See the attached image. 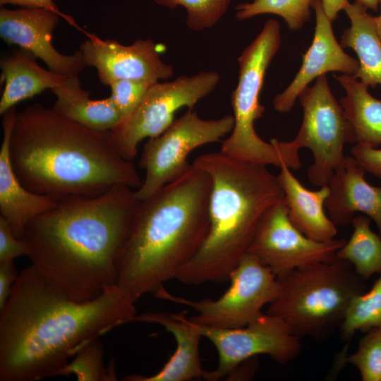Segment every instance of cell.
Wrapping results in <instances>:
<instances>
[{
  "label": "cell",
  "mask_w": 381,
  "mask_h": 381,
  "mask_svg": "<svg viewBox=\"0 0 381 381\" xmlns=\"http://www.w3.org/2000/svg\"><path fill=\"white\" fill-rule=\"evenodd\" d=\"M52 91L56 96L53 109L63 117L89 129L110 132L122 121L111 97L90 99V92L81 87L78 75L68 77Z\"/></svg>",
  "instance_id": "22"
},
{
  "label": "cell",
  "mask_w": 381,
  "mask_h": 381,
  "mask_svg": "<svg viewBox=\"0 0 381 381\" xmlns=\"http://www.w3.org/2000/svg\"><path fill=\"white\" fill-rule=\"evenodd\" d=\"M27 255L28 249L25 243L15 236L8 221L0 215V263Z\"/></svg>",
  "instance_id": "32"
},
{
  "label": "cell",
  "mask_w": 381,
  "mask_h": 381,
  "mask_svg": "<svg viewBox=\"0 0 381 381\" xmlns=\"http://www.w3.org/2000/svg\"><path fill=\"white\" fill-rule=\"evenodd\" d=\"M103 358V346L97 338L94 339L80 349L58 375H75L80 381L116 380L114 361L105 368Z\"/></svg>",
  "instance_id": "28"
},
{
  "label": "cell",
  "mask_w": 381,
  "mask_h": 381,
  "mask_svg": "<svg viewBox=\"0 0 381 381\" xmlns=\"http://www.w3.org/2000/svg\"><path fill=\"white\" fill-rule=\"evenodd\" d=\"M351 153L365 171L381 179V149L356 143Z\"/></svg>",
  "instance_id": "33"
},
{
  "label": "cell",
  "mask_w": 381,
  "mask_h": 381,
  "mask_svg": "<svg viewBox=\"0 0 381 381\" xmlns=\"http://www.w3.org/2000/svg\"><path fill=\"white\" fill-rule=\"evenodd\" d=\"M6 4L17 5L21 6L22 8H44L49 10L58 14L71 25L75 27L78 30L82 32L84 30L83 28L78 26L71 16L61 12L53 0H0L1 6Z\"/></svg>",
  "instance_id": "34"
},
{
  "label": "cell",
  "mask_w": 381,
  "mask_h": 381,
  "mask_svg": "<svg viewBox=\"0 0 381 381\" xmlns=\"http://www.w3.org/2000/svg\"><path fill=\"white\" fill-rule=\"evenodd\" d=\"M346 241L312 240L291 223L284 197L270 207L258 226L248 253L279 277L308 265L330 262Z\"/></svg>",
  "instance_id": "13"
},
{
  "label": "cell",
  "mask_w": 381,
  "mask_h": 381,
  "mask_svg": "<svg viewBox=\"0 0 381 381\" xmlns=\"http://www.w3.org/2000/svg\"><path fill=\"white\" fill-rule=\"evenodd\" d=\"M335 78L346 92L339 102L353 127L356 143L377 148L381 145V99L372 96L368 86L353 75Z\"/></svg>",
  "instance_id": "24"
},
{
  "label": "cell",
  "mask_w": 381,
  "mask_h": 381,
  "mask_svg": "<svg viewBox=\"0 0 381 381\" xmlns=\"http://www.w3.org/2000/svg\"><path fill=\"white\" fill-rule=\"evenodd\" d=\"M303 116L296 138L287 142L299 150L306 147L313 155V163L308 170L309 181L315 186L328 184L334 174L346 162L344 147L356 143L353 127L329 86L326 75L315 79L298 95Z\"/></svg>",
  "instance_id": "8"
},
{
  "label": "cell",
  "mask_w": 381,
  "mask_h": 381,
  "mask_svg": "<svg viewBox=\"0 0 381 381\" xmlns=\"http://www.w3.org/2000/svg\"><path fill=\"white\" fill-rule=\"evenodd\" d=\"M59 16L44 8L0 9V36L42 60L49 70L66 77L77 76L87 66L78 49L72 55L59 52L52 40Z\"/></svg>",
  "instance_id": "15"
},
{
  "label": "cell",
  "mask_w": 381,
  "mask_h": 381,
  "mask_svg": "<svg viewBox=\"0 0 381 381\" xmlns=\"http://www.w3.org/2000/svg\"><path fill=\"white\" fill-rule=\"evenodd\" d=\"M87 37L79 47L87 66L95 67L99 81L106 85L128 79L155 84L174 75L171 64L160 58L161 45L150 38L123 45L113 40H102L83 30Z\"/></svg>",
  "instance_id": "14"
},
{
  "label": "cell",
  "mask_w": 381,
  "mask_h": 381,
  "mask_svg": "<svg viewBox=\"0 0 381 381\" xmlns=\"http://www.w3.org/2000/svg\"><path fill=\"white\" fill-rule=\"evenodd\" d=\"M370 222L365 214L355 216L350 239L336 253L337 258L349 262L363 280L373 274H381V236L370 229Z\"/></svg>",
  "instance_id": "25"
},
{
  "label": "cell",
  "mask_w": 381,
  "mask_h": 381,
  "mask_svg": "<svg viewBox=\"0 0 381 381\" xmlns=\"http://www.w3.org/2000/svg\"><path fill=\"white\" fill-rule=\"evenodd\" d=\"M231 285L216 300L193 301L166 291L161 299L191 307L197 313L189 319L202 326L237 328L253 322L263 313V306L275 301L280 293L276 275L255 256L247 253L230 274Z\"/></svg>",
  "instance_id": "11"
},
{
  "label": "cell",
  "mask_w": 381,
  "mask_h": 381,
  "mask_svg": "<svg viewBox=\"0 0 381 381\" xmlns=\"http://www.w3.org/2000/svg\"><path fill=\"white\" fill-rule=\"evenodd\" d=\"M380 328H381V327H380Z\"/></svg>",
  "instance_id": "39"
},
{
  "label": "cell",
  "mask_w": 381,
  "mask_h": 381,
  "mask_svg": "<svg viewBox=\"0 0 381 381\" xmlns=\"http://www.w3.org/2000/svg\"><path fill=\"white\" fill-rule=\"evenodd\" d=\"M280 44L279 23L270 19L238 56V81L231 97L234 126L222 142L220 152L238 160L296 170L302 165L298 150L276 138L265 142L254 127L265 111L260 95L265 73Z\"/></svg>",
  "instance_id": "7"
},
{
  "label": "cell",
  "mask_w": 381,
  "mask_h": 381,
  "mask_svg": "<svg viewBox=\"0 0 381 381\" xmlns=\"http://www.w3.org/2000/svg\"><path fill=\"white\" fill-rule=\"evenodd\" d=\"M380 4L381 6V0ZM374 20L376 32L381 42V12L379 16H374Z\"/></svg>",
  "instance_id": "38"
},
{
  "label": "cell",
  "mask_w": 381,
  "mask_h": 381,
  "mask_svg": "<svg viewBox=\"0 0 381 381\" xmlns=\"http://www.w3.org/2000/svg\"><path fill=\"white\" fill-rule=\"evenodd\" d=\"M277 278L280 293L265 313L280 318L301 339L321 340L330 336L340 328L353 297L366 289L353 265L337 258Z\"/></svg>",
  "instance_id": "6"
},
{
  "label": "cell",
  "mask_w": 381,
  "mask_h": 381,
  "mask_svg": "<svg viewBox=\"0 0 381 381\" xmlns=\"http://www.w3.org/2000/svg\"><path fill=\"white\" fill-rule=\"evenodd\" d=\"M351 26L341 35L340 44L357 54L359 68L353 75L368 87L381 85V42L377 35L374 16L359 3L349 4L344 9Z\"/></svg>",
  "instance_id": "23"
},
{
  "label": "cell",
  "mask_w": 381,
  "mask_h": 381,
  "mask_svg": "<svg viewBox=\"0 0 381 381\" xmlns=\"http://www.w3.org/2000/svg\"><path fill=\"white\" fill-rule=\"evenodd\" d=\"M9 151L22 184L56 200L98 196L117 184L138 189L143 183L132 162L114 148L110 132L89 129L40 103L17 112Z\"/></svg>",
  "instance_id": "3"
},
{
  "label": "cell",
  "mask_w": 381,
  "mask_h": 381,
  "mask_svg": "<svg viewBox=\"0 0 381 381\" xmlns=\"http://www.w3.org/2000/svg\"><path fill=\"white\" fill-rule=\"evenodd\" d=\"M277 177L293 225L312 240L326 242L334 239L337 226L326 216L323 208L329 194V186H322L318 190H308L286 166L280 168Z\"/></svg>",
  "instance_id": "20"
},
{
  "label": "cell",
  "mask_w": 381,
  "mask_h": 381,
  "mask_svg": "<svg viewBox=\"0 0 381 381\" xmlns=\"http://www.w3.org/2000/svg\"><path fill=\"white\" fill-rule=\"evenodd\" d=\"M193 165L211 178L210 228L203 245L176 279L188 284L225 282L248 253L262 217L284 191L266 166L220 151L198 156Z\"/></svg>",
  "instance_id": "5"
},
{
  "label": "cell",
  "mask_w": 381,
  "mask_h": 381,
  "mask_svg": "<svg viewBox=\"0 0 381 381\" xmlns=\"http://www.w3.org/2000/svg\"><path fill=\"white\" fill-rule=\"evenodd\" d=\"M219 80V75L210 71L152 85L132 114L110 131L114 148L123 159L132 161L140 141L164 133L174 121L179 109H192L215 89Z\"/></svg>",
  "instance_id": "9"
},
{
  "label": "cell",
  "mask_w": 381,
  "mask_h": 381,
  "mask_svg": "<svg viewBox=\"0 0 381 381\" xmlns=\"http://www.w3.org/2000/svg\"><path fill=\"white\" fill-rule=\"evenodd\" d=\"M3 115V140L0 149V215L10 223L20 238L30 222L54 208L57 200L25 188L16 174L11 160L9 143L17 111L14 107Z\"/></svg>",
  "instance_id": "17"
},
{
  "label": "cell",
  "mask_w": 381,
  "mask_h": 381,
  "mask_svg": "<svg viewBox=\"0 0 381 381\" xmlns=\"http://www.w3.org/2000/svg\"><path fill=\"white\" fill-rule=\"evenodd\" d=\"M381 327V276L367 293L351 300L340 327L341 338L349 341L358 330L366 332Z\"/></svg>",
  "instance_id": "26"
},
{
  "label": "cell",
  "mask_w": 381,
  "mask_h": 381,
  "mask_svg": "<svg viewBox=\"0 0 381 381\" xmlns=\"http://www.w3.org/2000/svg\"><path fill=\"white\" fill-rule=\"evenodd\" d=\"M157 4L175 8L181 6L186 9V24L193 31H202L214 27L227 11L231 0H152Z\"/></svg>",
  "instance_id": "29"
},
{
  "label": "cell",
  "mask_w": 381,
  "mask_h": 381,
  "mask_svg": "<svg viewBox=\"0 0 381 381\" xmlns=\"http://www.w3.org/2000/svg\"><path fill=\"white\" fill-rule=\"evenodd\" d=\"M152 85L128 79L118 80L110 83V97L120 112L121 121L132 114Z\"/></svg>",
  "instance_id": "31"
},
{
  "label": "cell",
  "mask_w": 381,
  "mask_h": 381,
  "mask_svg": "<svg viewBox=\"0 0 381 381\" xmlns=\"http://www.w3.org/2000/svg\"><path fill=\"white\" fill-rule=\"evenodd\" d=\"M324 11L331 21L337 19L338 13L350 4L349 0H320Z\"/></svg>",
  "instance_id": "36"
},
{
  "label": "cell",
  "mask_w": 381,
  "mask_h": 381,
  "mask_svg": "<svg viewBox=\"0 0 381 381\" xmlns=\"http://www.w3.org/2000/svg\"><path fill=\"white\" fill-rule=\"evenodd\" d=\"M211 178L193 164L183 176L140 200L117 261L116 285L136 302L159 298L164 284L203 245L210 228Z\"/></svg>",
  "instance_id": "4"
},
{
  "label": "cell",
  "mask_w": 381,
  "mask_h": 381,
  "mask_svg": "<svg viewBox=\"0 0 381 381\" xmlns=\"http://www.w3.org/2000/svg\"><path fill=\"white\" fill-rule=\"evenodd\" d=\"M18 276L14 260L0 263V309L5 306Z\"/></svg>",
  "instance_id": "35"
},
{
  "label": "cell",
  "mask_w": 381,
  "mask_h": 381,
  "mask_svg": "<svg viewBox=\"0 0 381 381\" xmlns=\"http://www.w3.org/2000/svg\"><path fill=\"white\" fill-rule=\"evenodd\" d=\"M355 1L361 4L366 9L375 11L377 10L380 0H355Z\"/></svg>",
  "instance_id": "37"
},
{
  "label": "cell",
  "mask_w": 381,
  "mask_h": 381,
  "mask_svg": "<svg viewBox=\"0 0 381 381\" xmlns=\"http://www.w3.org/2000/svg\"><path fill=\"white\" fill-rule=\"evenodd\" d=\"M36 57L23 49H16L0 62L1 81L4 88L0 100V114H4L16 104L54 89L68 77L46 70L36 62Z\"/></svg>",
  "instance_id": "21"
},
{
  "label": "cell",
  "mask_w": 381,
  "mask_h": 381,
  "mask_svg": "<svg viewBox=\"0 0 381 381\" xmlns=\"http://www.w3.org/2000/svg\"><path fill=\"white\" fill-rule=\"evenodd\" d=\"M195 324L202 337L213 344L218 353L217 368L204 373L202 378L209 381L228 377L242 363L260 354L268 355L280 363H288L296 358L302 349L301 338L291 332L284 321L267 313L237 328H214Z\"/></svg>",
  "instance_id": "12"
},
{
  "label": "cell",
  "mask_w": 381,
  "mask_h": 381,
  "mask_svg": "<svg viewBox=\"0 0 381 381\" xmlns=\"http://www.w3.org/2000/svg\"><path fill=\"white\" fill-rule=\"evenodd\" d=\"M344 361L358 369L363 381H381V328L368 330L357 351Z\"/></svg>",
  "instance_id": "30"
},
{
  "label": "cell",
  "mask_w": 381,
  "mask_h": 381,
  "mask_svg": "<svg viewBox=\"0 0 381 381\" xmlns=\"http://www.w3.org/2000/svg\"><path fill=\"white\" fill-rule=\"evenodd\" d=\"M134 322L155 323L162 325L170 332L176 342L174 353L156 374L150 376L131 375L127 381H187L202 378L199 355V344L202 337L195 324L186 317L185 313H166L147 312L137 315Z\"/></svg>",
  "instance_id": "19"
},
{
  "label": "cell",
  "mask_w": 381,
  "mask_h": 381,
  "mask_svg": "<svg viewBox=\"0 0 381 381\" xmlns=\"http://www.w3.org/2000/svg\"><path fill=\"white\" fill-rule=\"evenodd\" d=\"M365 172L353 156L346 157L344 165L327 184L330 191L325 206L336 226L351 223L361 212L375 222L381 236V186L368 183Z\"/></svg>",
  "instance_id": "18"
},
{
  "label": "cell",
  "mask_w": 381,
  "mask_h": 381,
  "mask_svg": "<svg viewBox=\"0 0 381 381\" xmlns=\"http://www.w3.org/2000/svg\"><path fill=\"white\" fill-rule=\"evenodd\" d=\"M312 8L315 13L313 40L295 78L273 100L274 109L279 113L289 112L301 92L314 79L332 71L353 75L359 68L358 61L346 54L337 41L332 21L325 14L321 1L315 0Z\"/></svg>",
  "instance_id": "16"
},
{
  "label": "cell",
  "mask_w": 381,
  "mask_h": 381,
  "mask_svg": "<svg viewBox=\"0 0 381 381\" xmlns=\"http://www.w3.org/2000/svg\"><path fill=\"white\" fill-rule=\"evenodd\" d=\"M135 303L117 285L91 301L72 300L30 265L0 309V381L58 375L85 344L134 322Z\"/></svg>",
  "instance_id": "1"
},
{
  "label": "cell",
  "mask_w": 381,
  "mask_h": 381,
  "mask_svg": "<svg viewBox=\"0 0 381 381\" xmlns=\"http://www.w3.org/2000/svg\"><path fill=\"white\" fill-rule=\"evenodd\" d=\"M133 188L117 184L95 197L57 199L20 238L32 265L56 291L80 302L117 284V261L139 207Z\"/></svg>",
  "instance_id": "2"
},
{
  "label": "cell",
  "mask_w": 381,
  "mask_h": 381,
  "mask_svg": "<svg viewBox=\"0 0 381 381\" xmlns=\"http://www.w3.org/2000/svg\"><path fill=\"white\" fill-rule=\"evenodd\" d=\"M234 126L233 115L219 119H201L188 109L157 137L148 138L143 145L139 166L145 177L135 194L143 200L164 185L183 176L190 168L187 157L194 149L219 141L231 133Z\"/></svg>",
  "instance_id": "10"
},
{
  "label": "cell",
  "mask_w": 381,
  "mask_h": 381,
  "mask_svg": "<svg viewBox=\"0 0 381 381\" xmlns=\"http://www.w3.org/2000/svg\"><path fill=\"white\" fill-rule=\"evenodd\" d=\"M315 0H253L237 5L236 18L248 20L261 14H274L282 17L289 28L300 30L310 19V8Z\"/></svg>",
  "instance_id": "27"
}]
</instances>
